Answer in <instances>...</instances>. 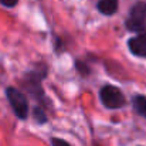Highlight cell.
<instances>
[{
    "instance_id": "1",
    "label": "cell",
    "mask_w": 146,
    "mask_h": 146,
    "mask_svg": "<svg viewBox=\"0 0 146 146\" xmlns=\"http://www.w3.org/2000/svg\"><path fill=\"white\" fill-rule=\"evenodd\" d=\"M126 29L129 31H139L143 33L146 29V3H136L126 19Z\"/></svg>"
},
{
    "instance_id": "2",
    "label": "cell",
    "mask_w": 146,
    "mask_h": 146,
    "mask_svg": "<svg viewBox=\"0 0 146 146\" xmlns=\"http://www.w3.org/2000/svg\"><path fill=\"white\" fill-rule=\"evenodd\" d=\"M6 95H7V99H9L14 113L17 115V118L26 119L29 116V102H27L26 95L14 87H9L6 90Z\"/></svg>"
},
{
    "instance_id": "3",
    "label": "cell",
    "mask_w": 146,
    "mask_h": 146,
    "mask_svg": "<svg viewBox=\"0 0 146 146\" xmlns=\"http://www.w3.org/2000/svg\"><path fill=\"white\" fill-rule=\"evenodd\" d=\"M99 98L102 101V104L109 108V109H118L122 108L126 102L125 95L122 94V91L113 85H105L101 91H99Z\"/></svg>"
},
{
    "instance_id": "4",
    "label": "cell",
    "mask_w": 146,
    "mask_h": 146,
    "mask_svg": "<svg viewBox=\"0 0 146 146\" xmlns=\"http://www.w3.org/2000/svg\"><path fill=\"white\" fill-rule=\"evenodd\" d=\"M131 52L136 57H146V31L139 33L136 37H132L128 41Z\"/></svg>"
},
{
    "instance_id": "5",
    "label": "cell",
    "mask_w": 146,
    "mask_h": 146,
    "mask_svg": "<svg viewBox=\"0 0 146 146\" xmlns=\"http://www.w3.org/2000/svg\"><path fill=\"white\" fill-rule=\"evenodd\" d=\"M98 9L105 16H112L118 10V0H98Z\"/></svg>"
},
{
    "instance_id": "6",
    "label": "cell",
    "mask_w": 146,
    "mask_h": 146,
    "mask_svg": "<svg viewBox=\"0 0 146 146\" xmlns=\"http://www.w3.org/2000/svg\"><path fill=\"white\" fill-rule=\"evenodd\" d=\"M133 106L138 111V113H141L143 118H146V97L136 95L133 98Z\"/></svg>"
},
{
    "instance_id": "7",
    "label": "cell",
    "mask_w": 146,
    "mask_h": 146,
    "mask_svg": "<svg viewBox=\"0 0 146 146\" xmlns=\"http://www.w3.org/2000/svg\"><path fill=\"white\" fill-rule=\"evenodd\" d=\"M51 143H52V146H71L68 142H65L64 139H60V138H52Z\"/></svg>"
},
{
    "instance_id": "8",
    "label": "cell",
    "mask_w": 146,
    "mask_h": 146,
    "mask_svg": "<svg viewBox=\"0 0 146 146\" xmlns=\"http://www.w3.org/2000/svg\"><path fill=\"white\" fill-rule=\"evenodd\" d=\"M34 115H36V118L38 119V122H46L47 119H46V116H44V112H41L38 108H36L34 109Z\"/></svg>"
},
{
    "instance_id": "9",
    "label": "cell",
    "mask_w": 146,
    "mask_h": 146,
    "mask_svg": "<svg viewBox=\"0 0 146 146\" xmlns=\"http://www.w3.org/2000/svg\"><path fill=\"white\" fill-rule=\"evenodd\" d=\"M19 3V0H0V4L6 6V7H14Z\"/></svg>"
}]
</instances>
